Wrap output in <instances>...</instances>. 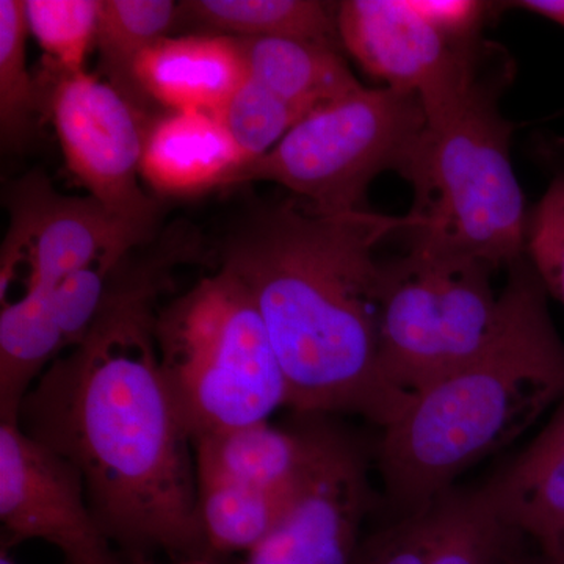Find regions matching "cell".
Here are the masks:
<instances>
[{"mask_svg":"<svg viewBox=\"0 0 564 564\" xmlns=\"http://www.w3.org/2000/svg\"><path fill=\"white\" fill-rule=\"evenodd\" d=\"M181 14L232 39L295 40L344 51L337 3L318 0H191Z\"/></svg>","mask_w":564,"mask_h":564,"instance_id":"obj_18","label":"cell"},{"mask_svg":"<svg viewBox=\"0 0 564 564\" xmlns=\"http://www.w3.org/2000/svg\"><path fill=\"white\" fill-rule=\"evenodd\" d=\"M502 6L507 9L529 11L564 29V0H518V2H505Z\"/></svg>","mask_w":564,"mask_h":564,"instance_id":"obj_29","label":"cell"},{"mask_svg":"<svg viewBox=\"0 0 564 564\" xmlns=\"http://www.w3.org/2000/svg\"><path fill=\"white\" fill-rule=\"evenodd\" d=\"M237 40L248 74L280 99L299 121L362 87L340 51L295 40Z\"/></svg>","mask_w":564,"mask_h":564,"instance_id":"obj_17","label":"cell"},{"mask_svg":"<svg viewBox=\"0 0 564 564\" xmlns=\"http://www.w3.org/2000/svg\"><path fill=\"white\" fill-rule=\"evenodd\" d=\"M503 291L507 322L491 347L414 397L373 445L392 519L429 508L564 400V343L529 259Z\"/></svg>","mask_w":564,"mask_h":564,"instance_id":"obj_3","label":"cell"},{"mask_svg":"<svg viewBox=\"0 0 564 564\" xmlns=\"http://www.w3.org/2000/svg\"><path fill=\"white\" fill-rule=\"evenodd\" d=\"M543 555L547 556L555 564H564V532L560 534L558 540Z\"/></svg>","mask_w":564,"mask_h":564,"instance_id":"obj_31","label":"cell"},{"mask_svg":"<svg viewBox=\"0 0 564 564\" xmlns=\"http://www.w3.org/2000/svg\"><path fill=\"white\" fill-rule=\"evenodd\" d=\"M47 102L66 165L88 195L154 234L159 207L139 182L148 133L139 107L85 69L54 68Z\"/></svg>","mask_w":564,"mask_h":564,"instance_id":"obj_8","label":"cell"},{"mask_svg":"<svg viewBox=\"0 0 564 564\" xmlns=\"http://www.w3.org/2000/svg\"><path fill=\"white\" fill-rule=\"evenodd\" d=\"M429 564H519L527 536L494 510L480 486L452 489L440 500Z\"/></svg>","mask_w":564,"mask_h":564,"instance_id":"obj_20","label":"cell"},{"mask_svg":"<svg viewBox=\"0 0 564 564\" xmlns=\"http://www.w3.org/2000/svg\"><path fill=\"white\" fill-rule=\"evenodd\" d=\"M337 31L367 74L421 99L426 121L454 109L484 79L480 43H451L411 0L339 2Z\"/></svg>","mask_w":564,"mask_h":564,"instance_id":"obj_10","label":"cell"},{"mask_svg":"<svg viewBox=\"0 0 564 564\" xmlns=\"http://www.w3.org/2000/svg\"><path fill=\"white\" fill-rule=\"evenodd\" d=\"M499 77H484L411 144L399 173L414 191L411 250L477 259L494 270L527 259L524 192L511 163L513 126L500 113Z\"/></svg>","mask_w":564,"mask_h":564,"instance_id":"obj_4","label":"cell"},{"mask_svg":"<svg viewBox=\"0 0 564 564\" xmlns=\"http://www.w3.org/2000/svg\"><path fill=\"white\" fill-rule=\"evenodd\" d=\"M496 270L477 259L410 251L383 262L380 361L404 403L491 347L507 322Z\"/></svg>","mask_w":564,"mask_h":564,"instance_id":"obj_6","label":"cell"},{"mask_svg":"<svg viewBox=\"0 0 564 564\" xmlns=\"http://www.w3.org/2000/svg\"><path fill=\"white\" fill-rule=\"evenodd\" d=\"M154 337L163 381L192 444L288 408V381L265 323L231 273L220 269L159 310Z\"/></svg>","mask_w":564,"mask_h":564,"instance_id":"obj_5","label":"cell"},{"mask_svg":"<svg viewBox=\"0 0 564 564\" xmlns=\"http://www.w3.org/2000/svg\"><path fill=\"white\" fill-rule=\"evenodd\" d=\"M310 456L282 529L295 564H351L377 496L370 484L373 447L332 415H299Z\"/></svg>","mask_w":564,"mask_h":564,"instance_id":"obj_12","label":"cell"},{"mask_svg":"<svg viewBox=\"0 0 564 564\" xmlns=\"http://www.w3.org/2000/svg\"><path fill=\"white\" fill-rule=\"evenodd\" d=\"M404 228V217L326 214L291 196L254 207L226 237L220 269L250 292L296 415H359L383 430L406 410L381 372L375 256Z\"/></svg>","mask_w":564,"mask_h":564,"instance_id":"obj_2","label":"cell"},{"mask_svg":"<svg viewBox=\"0 0 564 564\" xmlns=\"http://www.w3.org/2000/svg\"><path fill=\"white\" fill-rule=\"evenodd\" d=\"M527 259L549 295L564 306V174L529 212Z\"/></svg>","mask_w":564,"mask_h":564,"instance_id":"obj_26","label":"cell"},{"mask_svg":"<svg viewBox=\"0 0 564 564\" xmlns=\"http://www.w3.org/2000/svg\"><path fill=\"white\" fill-rule=\"evenodd\" d=\"M2 549L44 541L65 564H118L121 556L93 513L79 470L46 445L0 421Z\"/></svg>","mask_w":564,"mask_h":564,"instance_id":"obj_11","label":"cell"},{"mask_svg":"<svg viewBox=\"0 0 564 564\" xmlns=\"http://www.w3.org/2000/svg\"><path fill=\"white\" fill-rule=\"evenodd\" d=\"M29 33L39 41L52 66L84 70L95 44L99 0H24Z\"/></svg>","mask_w":564,"mask_h":564,"instance_id":"obj_24","label":"cell"},{"mask_svg":"<svg viewBox=\"0 0 564 564\" xmlns=\"http://www.w3.org/2000/svg\"><path fill=\"white\" fill-rule=\"evenodd\" d=\"M425 124L417 96L359 87L302 118L234 184L274 182L326 214L367 209L370 184L388 170L399 172Z\"/></svg>","mask_w":564,"mask_h":564,"instance_id":"obj_7","label":"cell"},{"mask_svg":"<svg viewBox=\"0 0 564 564\" xmlns=\"http://www.w3.org/2000/svg\"><path fill=\"white\" fill-rule=\"evenodd\" d=\"M242 154L221 121L207 111H170L148 129L140 173L155 192L193 196L234 184Z\"/></svg>","mask_w":564,"mask_h":564,"instance_id":"obj_14","label":"cell"},{"mask_svg":"<svg viewBox=\"0 0 564 564\" xmlns=\"http://www.w3.org/2000/svg\"><path fill=\"white\" fill-rule=\"evenodd\" d=\"M0 564H17L11 560V556L9 555V551H3L2 554H0Z\"/></svg>","mask_w":564,"mask_h":564,"instance_id":"obj_33","label":"cell"},{"mask_svg":"<svg viewBox=\"0 0 564 564\" xmlns=\"http://www.w3.org/2000/svg\"><path fill=\"white\" fill-rule=\"evenodd\" d=\"M247 76L240 41L218 33L165 36L135 63L140 95L170 111L215 113Z\"/></svg>","mask_w":564,"mask_h":564,"instance_id":"obj_13","label":"cell"},{"mask_svg":"<svg viewBox=\"0 0 564 564\" xmlns=\"http://www.w3.org/2000/svg\"><path fill=\"white\" fill-rule=\"evenodd\" d=\"M519 564H555L552 560H549L547 556L541 554L540 555H529L527 554L522 562Z\"/></svg>","mask_w":564,"mask_h":564,"instance_id":"obj_32","label":"cell"},{"mask_svg":"<svg viewBox=\"0 0 564 564\" xmlns=\"http://www.w3.org/2000/svg\"><path fill=\"white\" fill-rule=\"evenodd\" d=\"M137 250L111 273L84 339L25 395L17 423L79 470L93 513L122 556L203 558L212 555L193 444L163 381L154 337L159 296L184 252Z\"/></svg>","mask_w":564,"mask_h":564,"instance_id":"obj_1","label":"cell"},{"mask_svg":"<svg viewBox=\"0 0 564 564\" xmlns=\"http://www.w3.org/2000/svg\"><path fill=\"white\" fill-rule=\"evenodd\" d=\"M411 6L451 43H478L492 3L477 0H411Z\"/></svg>","mask_w":564,"mask_h":564,"instance_id":"obj_28","label":"cell"},{"mask_svg":"<svg viewBox=\"0 0 564 564\" xmlns=\"http://www.w3.org/2000/svg\"><path fill=\"white\" fill-rule=\"evenodd\" d=\"M215 117L242 154L245 165L262 158L295 126V115L248 74Z\"/></svg>","mask_w":564,"mask_h":564,"instance_id":"obj_25","label":"cell"},{"mask_svg":"<svg viewBox=\"0 0 564 564\" xmlns=\"http://www.w3.org/2000/svg\"><path fill=\"white\" fill-rule=\"evenodd\" d=\"M10 228L0 259V299L6 300L20 263L25 289L52 288L98 263L117 267L154 234L111 214L93 196L55 192L44 174L31 173L9 192Z\"/></svg>","mask_w":564,"mask_h":564,"instance_id":"obj_9","label":"cell"},{"mask_svg":"<svg viewBox=\"0 0 564 564\" xmlns=\"http://www.w3.org/2000/svg\"><path fill=\"white\" fill-rule=\"evenodd\" d=\"M24 0H0V135L6 150L31 139L40 90L28 68Z\"/></svg>","mask_w":564,"mask_h":564,"instance_id":"obj_23","label":"cell"},{"mask_svg":"<svg viewBox=\"0 0 564 564\" xmlns=\"http://www.w3.org/2000/svg\"><path fill=\"white\" fill-rule=\"evenodd\" d=\"M118 564H158L152 562L151 558H147V556H133V558H128V556H121L120 562ZM172 564H223L221 560L214 558V556H203V558H187L180 560V562H173Z\"/></svg>","mask_w":564,"mask_h":564,"instance_id":"obj_30","label":"cell"},{"mask_svg":"<svg viewBox=\"0 0 564 564\" xmlns=\"http://www.w3.org/2000/svg\"><path fill=\"white\" fill-rule=\"evenodd\" d=\"M196 478L199 522L209 554L218 560L254 551L280 527L293 499L220 475L196 473Z\"/></svg>","mask_w":564,"mask_h":564,"instance_id":"obj_21","label":"cell"},{"mask_svg":"<svg viewBox=\"0 0 564 564\" xmlns=\"http://www.w3.org/2000/svg\"><path fill=\"white\" fill-rule=\"evenodd\" d=\"M181 17L172 0H99L95 46L111 87L133 106L144 102L135 82V63L152 44L165 39Z\"/></svg>","mask_w":564,"mask_h":564,"instance_id":"obj_22","label":"cell"},{"mask_svg":"<svg viewBox=\"0 0 564 564\" xmlns=\"http://www.w3.org/2000/svg\"><path fill=\"white\" fill-rule=\"evenodd\" d=\"M193 455L196 473L293 497L306 469L310 441L302 421L293 429L265 421L199 437L193 443Z\"/></svg>","mask_w":564,"mask_h":564,"instance_id":"obj_16","label":"cell"},{"mask_svg":"<svg viewBox=\"0 0 564 564\" xmlns=\"http://www.w3.org/2000/svg\"><path fill=\"white\" fill-rule=\"evenodd\" d=\"M44 289H25L0 311V421L17 422L25 395L65 351Z\"/></svg>","mask_w":564,"mask_h":564,"instance_id":"obj_19","label":"cell"},{"mask_svg":"<svg viewBox=\"0 0 564 564\" xmlns=\"http://www.w3.org/2000/svg\"><path fill=\"white\" fill-rule=\"evenodd\" d=\"M437 500L362 536L351 564H429L440 519Z\"/></svg>","mask_w":564,"mask_h":564,"instance_id":"obj_27","label":"cell"},{"mask_svg":"<svg viewBox=\"0 0 564 564\" xmlns=\"http://www.w3.org/2000/svg\"><path fill=\"white\" fill-rule=\"evenodd\" d=\"M508 524L540 545L541 554L564 532V400L527 445L480 486Z\"/></svg>","mask_w":564,"mask_h":564,"instance_id":"obj_15","label":"cell"}]
</instances>
